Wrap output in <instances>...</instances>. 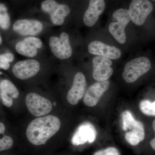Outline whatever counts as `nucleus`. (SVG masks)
Listing matches in <instances>:
<instances>
[{
	"label": "nucleus",
	"mask_w": 155,
	"mask_h": 155,
	"mask_svg": "<svg viewBox=\"0 0 155 155\" xmlns=\"http://www.w3.org/2000/svg\"><path fill=\"white\" fill-rule=\"evenodd\" d=\"M151 67L150 61L146 57L135 58L125 65L122 77L127 83H133L148 72Z\"/></svg>",
	"instance_id": "nucleus-2"
},
{
	"label": "nucleus",
	"mask_w": 155,
	"mask_h": 155,
	"mask_svg": "<svg viewBox=\"0 0 155 155\" xmlns=\"http://www.w3.org/2000/svg\"><path fill=\"white\" fill-rule=\"evenodd\" d=\"M0 90L3 104L8 107L13 105V99H17L19 97V93L17 87L14 84L7 79H4L1 81Z\"/></svg>",
	"instance_id": "nucleus-18"
},
{
	"label": "nucleus",
	"mask_w": 155,
	"mask_h": 155,
	"mask_svg": "<svg viewBox=\"0 0 155 155\" xmlns=\"http://www.w3.org/2000/svg\"><path fill=\"white\" fill-rule=\"evenodd\" d=\"M153 128L154 130H155V120H154L153 122Z\"/></svg>",
	"instance_id": "nucleus-26"
},
{
	"label": "nucleus",
	"mask_w": 155,
	"mask_h": 155,
	"mask_svg": "<svg viewBox=\"0 0 155 155\" xmlns=\"http://www.w3.org/2000/svg\"><path fill=\"white\" fill-rule=\"evenodd\" d=\"M87 48L89 52L92 54L103 56L112 60L119 59L122 54L118 48L98 41H92L88 45Z\"/></svg>",
	"instance_id": "nucleus-13"
},
{
	"label": "nucleus",
	"mask_w": 155,
	"mask_h": 155,
	"mask_svg": "<svg viewBox=\"0 0 155 155\" xmlns=\"http://www.w3.org/2000/svg\"><path fill=\"white\" fill-rule=\"evenodd\" d=\"M13 30L22 36H35L42 31L43 25L35 19H23L17 20L13 26Z\"/></svg>",
	"instance_id": "nucleus-10"
},
{
	"label": "nucleus",
	"mask_w": 155,
	"mask_h": 155,
	"mask_svg": "<svg viewBox=\"0 0 155 155\" xmlns=\"http://www.w3.org/2000/svg\"><path fill=\"white\" fill-rule=\"evenodd\" d=\"M125 138L127 142L129 143L131 145H137L141 142L137 135L130 131L127 132L125 134Z\"/></svg>",
	"instance_id": "nucleus-23"
},
{
	"label": "nucleus",
	"mask_w": 155,
	"mask_h": 155,
	"mask_svg": "<svg viewBox=\"0 0 155 155\" xmlns=\"http://www.w3.org/2000/svg\"><path fill=\"white\" fill-rule=\"evenodd\" d=\"M42 45L40 39L30 36L18 42L16 45V50L17 52L22 55L28 58H33L37 54L38 50L41 48Z\"/></svg>",
	"instance_id": "nucleus-15"
},
{
	"label": "nucleus",
	"mask_w": 155,
	"mask_h": 155,
	"mask_svg": "<svg viewBox=\"0 0 155 155\" xmlns=\"http://www.w3.org/2000/svg\"><path fill=\"white\" fill-rule=\"evenodd\" d=\"M122 129L125 131L128 129L130 132L137 135L142 141L145 138L144 126L140 121H137L129 111H125L122 114Z\"/></svg>",
	"instance_id": "nucleus-17"
},
{
	"label": "nucleus",
	"mask_w": 155,
	"mask_h": 155,
	"mask_svg": "<svg viewBox=\"0 0 155 155\" xmlns=\"http://www.w3.org/2000/svg\"><path fill=\"white\" fill-rule=\"evenodd\" d=\"M40 69L38 61L32 59L17 62L12 69L13 74L19 79L24 80L35 76Z\"/></svg>",
	"instance_id": "nucleus-9"
},
{
	"label": "nucleus",
	"mask_w": 155,
	"mask_h": 155,
	"mask_svg": "<svg viewBox=\"0 0 155 155\" xmlns=\"http://www.w3.org/2000/svg\"><path fill=\"white\" fill-rule=\"evenodd\" d=\"M85 76L81 72L75 74L73 84L67 95V99L71 104H77L83 97L86 87Z\"/></svg>",
	"instance_id": "nucleus-14"
},
{
	"label": "nucleus",
	"mask_w": 155,
	"mask_h": 155,
	"mask_svg": "<svg viewBox=\"0 0 155 155\" xmlns=\"http://www.w3.org/2000/svg\"><path fill=\"white\" fill-rule=\"evenodd\" d=\"M150 143V145L152 147V148L154 150H155V139L153 138L152 140L151 141Z\"/></svg>",
	"instance_id": "nucleus-25"
},
{
	"label": "nucleus",
	"mask_w": 155,
	"mask_h": 155,
	"mask_svg": "<svg viewBox=\"0 0 155 155\" xmlns=\"http://www.w3.org/2000/svg\"><path fill=\"white\" fill-rule=\"evenodd\" d=\"M14 55L11 53H7L0 54V69L7 70L10 67L9 63L14 61Z\"/></svg>",
	"instance_id": "nucleus-22"
},
{
	"label": "nucleus",
	"mask_w": 155,
	"mask_h": 155,
	"mask_svg": "<svg viewBox=\"0 0 155 155\" xmlns=\"http://www.w3.org/2000/svg\"><path fill=\"white\" fill-rule=\"evenodd\" d=\"M5 125L0 122V151L11 148L13 144V140L8 136L5 135Z\"/></svg>",
	"instance_id": "nucleus-19"
},
{
	"label": "nucleus",
	"mask_w": 155,
	"mask_h": 155,
	"mask_svg": "<svg viewBox=\"0 0 155 155\" xmlns=\"http://www.w3.org/2000/svg\"><path fill=\"white\" fill-rule=\"evenodd\" d=\"M153 1H155V0H153Z\"/></svg>",
	"instance_id": "nucleus-28"
},
{
	"label": "nucleus",
	"mask_w": 155,
	"mask_h": 155,
	"mask_svg": "<svg viewBox=\"0 0 155 155\" xmlns=\"http://www.w3.org/2000/svg\"><path fill=\"white\" fill-rule=\"evenodd\" d=\"M96 136V130L94 125L89 122H85L78 127L71 142L75 146L84 144L87 142L92 143L95 140Z\"/></svg>",
	"instance_id": "nucleus-12"
},
{
	"label": "nucleus",
	"mask_w": 155,
	"mask_h": 155,
	"mask_svg": "<svg viewBox=\"0 0 155 155\" xmlns=\"http://www.w3.org/2000/svg\"><path fill=\"white\" fill-rule=\"evenodd\" d=\"M93 77L97 81L108 80L113 75L114 70L111 67V59L101 56H97L93 60Z\"/></svg>",
	"instance_id": "nucleus-8"
},
{
	"label": "nucleus",
	"mask_w": 155,
	"mask_h": 155,
	"mask_svg": "<svg viewBox=\"0 0 155 155\" xmlns=\"http://www.w3.org/2000/svg\"><path fill=\"white\" fill-rule=\"evenodd\" d=\"M41 7L43 11L50 14L52 22L56 25H63L71 11L69 6L58 4L54 0H46L41 3Z\"/></svg>",
	"instance_id": "nucleus-5"
},
{
	"label": "nucleus",
	"mask_w": 155,
	"mask_h": 155,
	"mask_svg": "<svg viewBox=\"0 0 155 155\" xmlns=\"http://www.w3.org/2000/svg\"><path fill=\"white\" fill-rule=\"evenodd\" d=\"M140 108L143 113L148 116H155V101L151 103L147 100L142 101Z\"/></svg>",
	"instance_id": "nucleus-21"
},
{
	"label": "nucleus",
	"mask_w": 155,
	"mask_h": 155,
	"mask_svg": "<svg viewBox=\"0 0 155 155\" xmlns=\"http://www.w3.org/2000/svg\"><path fill=\"white\" fill-rule=\"evenodd\" d=\"M94 155H120L119 150L115 147H111L101 150L95 153Z\"/></svg>",
	"instance_id": "nucleus-24"
},
{
	"label": "nucleus",
	"mask_w": 155,
	"mask_h": 155,
	"mask_svg": "<svg viewBox=\"0 0 155 155\" xmlns=\"http://www.w3.org/2000/svg\"><path fill=\"white\" fill-rule=\"evenodd\" d=\"M11 25V19L8 12V9L4 4L0 3V26L7 30Z\"/></svg>",
	"instance_id": "nucleus-20"
},
{
	"label": "nucleus",
	"mask_w": 155,
	"mask_h": 155,
	"mask_svg": "<svg viewBox=\"0 0 155 155\" xmlns=\"http://www.w3.org/2000/svg\"><path fill=\"white\" fill-rule=\"evenodd\" d=\"M113 17L116 21L110 24L109 31L119 43L124 44L127 40L125 28L131 21L128 10L123 8L118 9L113 13Z\"/></svg>",
	"instance_id": "nucleus-3"
},
{
	"label": "nucleus",
	"mask_w": 155,
	"mask_h": 155,
	"mask_svg": "<svg viewBox=\"0 0 155 155\" xmlns=\"http://www.w3.org/2000/svg\"><path fill=\"white\" fill-rule=\"evenodd\" d=\"M110 86L108 80L98 81L91 85L87 91L84 98V103L86 106L93 107L96 105L104 94Z\"/></svg>",
	"instance_id": "nucleus-11"
},
{
	"label": "nucleus",
	"mask_w": 155,
	"mask_h": 155,
	"mask_svg": "<svg viewBox=\"0 0 155 155\" xmlns=\"http://www.w3.org/2000/svg\"><path fill=\"white\" fill-rule=\"evenodd\" d=\"M60 119L49 115L39 117L31 121L26 130V136L31 143L35 145L45 144L61 127Z\"/></svg>",
	"instance_id": "nucleus-1"
},
{
	"label": "nucleus",
	"mask_w": 155,
	"mask_h": 155,
	"mask_svg": "<svg viewBox=\"0 0 155 155\" xmlns=\"http://www.w3.org/2000/svg\"><path fill=\"white\" fill-rule=\"evenodd\" d=\"M49 45L52 52L57 58L62 60L68 59L72 54L68 34L62 32L60 37L52 36L50 38Z\"/></svg>",
	"instance_id": "nucleus-7"
},
{
	"label": "nucleus",
	"mask_w": 155,
	"mask_h": 155,
	"mask_svg": "<svg viewBox=\"0 0 155 155\" xmlns=\"http://www.w3.org/2000/svg\"><path fill=\"white\" fill-rule=\"evenodd\" d=\"M105 8V0H90L88 8L84 13L83 22L88 27H92L98 20Z\"/></svg>",
	"instance_id": "nucleus-16"
},
{
	"label": "nucleus",
	"mask_w": 155,
	"mask_h": 155,
	"mask_svg": "<svg viewBox=\"0 0 155 155\" xmlns=\"http://www.w3.org/2000/svg\"><path fill=\"white\" fill-rule=\"evenodd\" d=\"M153 5L149 0H132L128 10L131 21L140 26L152 12Z\"/></svg>",
	"instance_id": "nucleus-4"
},
{
	"label": "nucleus",
	"mask_w": 155,
	"mask_h": 155,
	"mask_svg": "<svg viewBox=\"0 0 155 155\" xmlns=\"http://www.w3.org/2000/svg\"><path fill=\"white\" fill-rule=\"evenodd\" d=\"M2 36H1V34H0V45L2 44Z\"/></svg>",
	"instance_id": "nucleus-27"
},
{
	"label": "nucleus",
	"mask_w": 155,
	"mask_h": 155,
	"mask_svg": "<svg viewBox=\"0 0 155 155\" xmlns=\"http://www.w3.org/2000/svg\"><path fill=\"white\" fill-rule=\"evenodd\" d=\"M25 102L31 114L37 117L47 115L52 109V104L50 100L35 93H31L27 94Z\"/></svg>",
	"instance_id": "nucleus-6"
}]
</instances>
